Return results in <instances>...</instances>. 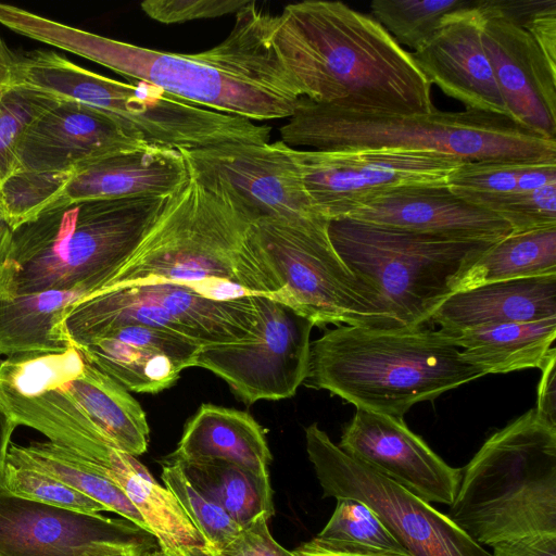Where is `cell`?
<instances>
[{"label": "cell", "mask_w": 556, "mask_h": 556, "mask_svg": "<svg viewBox=\"0 0 556 556\" xmlns=\"http://www.w3.org/2000/svg\"><path fill=\"white\" fill-rule=\"evenodd\" d=\"M17 425L0 406V478L7 462L11 437Z\"/></svg>", "instance_id": "42"}, {"label": "cell", "mask_w": 556, "mask_h": 556, "mask_svg": "<svg viewBox=\"0 0 556 556\" xmlns=\"http://www.w3.org/2000/svg\"><path fill=\"white\" fill-rule=\"evenodd\" d=\"M482 36L509 117L546 139L556 140V67L518 23L479 0Z\"/></svg>", "instance_id": "16"}, {"label": "cell", "mask_w": 556, "mask_h": 556, "mask_svg": "<svg viewBox=\"0 0 556 556\" xmlns=\"http://www.w3.org/2000/svg\"><path fill=\"white\" fill-rule=\"evenodd\" d=\"M475 0H374L370 10L392 37L414 52L420 50L443 20L471 7Z\"/></svg>", "instance_id": "29"}, {"label": "cell", "mask_w": 556, "mask_h": 556, "mask_svg": "<svg viewBox=\"0 0 556 556\" xmlns=\"http://www.w3.org/2000/svg\"><path fill=\"white\" fill-rule=\"evenodd\" d=\"M295 556H410L370 546L323 540L317 536L293 551Z\"/></svg>", "instance_id": "39"}, {"label": "cell", "mask_w": 556, "mask_h": 556, "mask_svg": "<svg viewBox=\"0 0 556 556\" xmlns=\"http://www.w3.org/2000/svg\"><path fill=\"white\" fill-rule=\"evenodd\" d=\"M166 199L84 201L41 213L13 231L0 294H98L130 258Z\"/></svg>", "instance_id": "5"}, {"label": "cell", "mask_w": 556, "mask_h": 556, "mask_svg": "<svg viewBox=\"0 0 556 556\" xmlns=\"http://www.w3.org/2000/svg\"><path fill=\"white\" fill-rule=\"evenodd\" d=\"M324 218H263L254 223L275 269L282 303L314 326L399 329L381 299L341 260Z\"/></svg>", "instance_id": "9"}, {"label": "cell", "mask_w": 556, "mask_h": 556, "mask_svg": "<svg viewBox=\"0 0 556 556\" xmlns=\"http://www.w3.org/2000/svg\"><path fill=\"white\" fill-rule=\"evenodd\" d=\"M147 281L182 285L215 301H276L282 289L249 214L223 186L191 174L104 290Z\"/></svg>", "instance_id": "3"}, {"label": "cell", "mask_w": 556, "mask_h": 556, "mask_svg": "<svg viewBox=\"0 0 556 556\" xmlns=\"http://www.w3.org/2000/svg\"><path fill=\"white\" fill-rule=\"evenodd\" d=\"M489 210L504 218L513 231L556 226V182L504 195Z\"/></svg>", "instance_id": "36"}, {"label": "cell", "mask_w": 556, "mask_h": 556, "mask_svg": "<svg viewBox=\"0 0 556 556\" xmlns=\"http://www.w3.org/2000/svg\"><path fill=\"white\" fill-rule=\"evenodd\" d=\"M179 464L188 478L241 527L260 516L274 515L269 475L224 460Z\"/></svg>", "instance_id": "28"}, {"label": "cell", "mask_w": 556, "mask_h": 556, "mask_svg": "<svg viewBox=\"0 0 556 556\" xmlns=\"http://www.w3.org/2000/svg\"><path fill=\"white\" fill-rule=\"evenodd\" d=\"M143 556H217L205 545L180 546L174 549H153L143 554Z\"/></svg>", "instance_id": "44"}, {"label": "cell", "mask_w": 556, "mask_h": 556, "mask_svg": "<svg viewBox=\"0 0 556 556\" xmlns=\"http://www.w3.org/2000/svg\"><path fill=\"white\" fill-rule=\"evenodd\" d=\"M162 468L164 486L203 536L205 546L217 554L238 534L241 526L188 478L178 462L167 459Z\"/></svg>", "instance_id": "30"}, {"label": "cell", "mask_w": 556, "mask_h": 556, "mask_svg": "<svg viewBox=\"0 0 556 556\" xmlns=\"http://www.w3.org/2000/svg\"><path fill=\"white\" fill-rule=\"evenodd\" d=\"M313 327L291 307L263 296L254 337L202 345L193 367L220 377L248 405L291 397L308 372Z\"/></svg>", "instance_id": "12"}, {"label": "cell", "mask_w": 556, "mask_h": 556, "mask_svg": "<svg viewBox=\"0 0 556 556\" xmlns=\"http://www.w3.org/2000/svg\"><path fill=\"white\" fill-rule=\"evenodd\" d=\"M159 548L126 519L38 503L0 491V556H101Z\"/></svg>", "instance_id": "13"}, {"label": "cell", "mask_w": 556, "mask_h": 556, "mask_svg": "<svg viewBox=\"0 0 556 556\" xmlns=\"http://www.w3.org/2000/svg\"><path fill=\"white\" fill-rule=\"evenodd\" d=\"M280 141L318 151L402 149L434 151L465 162H556V140L511 118L476 110L389 113L353 110L301 97Z\"/></svg>", "instance_id": "6"}, {"label": "cell", "mask_w": 556, "mask_h": 556, "mask_svg": "<svg viewBox=\"0 0 556 556\" xmlns=\"http://www.w3.org/2000/svg\"><path fill=\"white\" fill-rule=\"evenodd\" d=\"M346 218L464 240L497 241L513 231L500 215L463 199L446 185L394 189Z\"/></svg>", "instance_id": "20"}, {"label": "cell", "mask_w": 556, "mask_h": 556, "mask_svg": "<svg viewBox=\"0 0 556 556\" xmlns=\"http://www.w3.org/2000/svg\"><path fill=\"white\" fill-rule=\"evenodd\" d=\"M8 90H9V89H8ZM8 90H7V91H8ZM7 91H2V92H0V102H1V100H2L3 96L5 94V92H7Z\"/></svg>", "instance_id": "47"}, {"label": "cell", "mask_w": 556, "mask_h": 556, "mask_svg": "<svg viewBox=\"0 0 556 556\" xmlns=\"http://www.w3.org/2000/svg\"><path fill=\"white\" fill-rule=\"evenodd\" d=\"M168 459L224 460L269 475L273 457L264 428L249 413L206 403L187 421Z\"/></svg>", "instance_id": "23"}, {"label": "cell", "mask_w": 556, "mask_h": 556, "mask_svg": "<svg viewBox=\"0 0 556 556\" xmlns=\"http://www.w3.org/2000/svg\"><path fill=\"white\" fill-rule=\"evenodd\" d=\"M556 317V275L489 282L452 293L433 313L446 332Z\"/></svg>", "instance_id": "22"}, {"label": "cell", "mask_w": 556, "mask_h": 556, "mask_svg": "<svg viewBox=\"0 0 556 556\" xmlns=\"http://www.w3.org/2000/svg\"><path fill=\"white\" fill-rule=\"evenodd\" d=\"M305 441L324 496L368 505L410 556H491L446 514L346 454L316 422Z\"/></svg>", "instance_id": "10"}, {"label": "cell", "mask_w": 556, "mask_h": 556, "mask_svg": "<svg viewBox=\"0 0 556 556\" xmlns=\"http://www.w3.org/2000/svg\"><path fill=\"white\" fill-rule=\"evenodd\" d=\"M293 150L279 140L230 142L180 152L191 175L223 186L254 223L263 218H324L305 190Z\"/></svg>", "instance_id": "14"}, {"label": "cell", "mask_w": 556, "mask_h": 556, "mask_svg": "<svg viewBox=\"0 0 556 556\" xmlns=\"http://www.w3.org/2000/svg\"><path fill=\"white\" fill-rule=\"evenodd\" d=\"M479 0L447 15L432 38L412 55L428 78L465 110L509 117L485 51ZM510 118V117H509Z\"/></svg>", "instance_id": "18"}, {"label": "cell", "mask_w": 556, "mask_h": 556, "mask_svg": "<svg viewBox=\"0 0 556 556\" xmlns=\"http://www.w3.org/2000/svg\"><path fill=\"white\" fill-rule=\"evenodd\" d=\"M7 459L55 478L100 503L108 511L150 532L141 514L119 486L73 451L51 441L31 442L26 446L11 443Z\"/></svg>", "instance_id": "26"}, {"label": "cell", "mask_w": 556, "mask_h": 556, "mask_svg": "<svg viewBox=\"0 0 556 556\" xmlns=\"http://www.w3.org/2000/svg\"><path fill=\"white\" fill-rule=\"evenodd\" d=\"M338 446L428 503L455 498L462 469L446 464L403 418L356 409Z\"/></svg>", "instance_id": "15"}, {"label": "cell", "mask_w": 556, "mask_h": 556, "mask_svg": "<svg viewBox=\"0 0 556 556\" xmlns=\"http://www.w3.org/2000/svg\"><path fill=\"white\" fill-rule=\"evenodd\" d=\"M273 43L301 96L353 110L428 113L431 84L372 16L306 0L275 15Z\"/></svg>", "instance_id": "2"}, {"label": "cell", "mask_w": 556, "mask_h": 556, "mask_svg": "<svg viewBox=\"0 0 556 556\" xmlns=\"http://www.w3.org/2000/svg\"><path fill=\"white\" fill-rule=\"evenodd\" d=\"M316 536L408 554L376 513L365 503L353 498H337L330 519Z\"/></svg>", "instance_id": "34"}, {"label": "cell", "mask_w": 556, "mask_h": 556, "mask_svg": "<svg viewBox=\"0 0 556 556\" xmlns=\"http://www.w3.org/2000/svg\"><path fill=\"white\" fill-rule=\"evenodd\" d=\"M268 517L260 516L241 527L238 534L216 555L217 556H295L281 546L270 534Z\"/></svg>", "instance_id": "38"}, {"label": "cell", "mask_w": 556, "mask_h": 556, "mask_svg": "<svg viewBox=\"0 0 556 556\" xmlns=\"http://www.w3.org/2000/svg\"><path fill=\"white\" fill-rule=\"evenodd\" d=\"M101 556H139V555H137L134 552H119V553H112V554H106V555H101Z\"/></svg>", "instance_id": "46"}, {"label": "cell", "mask_w": 556, "mask_h": 556, "mask_svg": "<svg viewBox=\"0 0 556 556\" xmlns=\"http://www.w3.org/2000/svg\"><path fill=\"white\" fill-rule=\"evenodd\" d=\"M83 292L0 294V355L56 353L72 345L64 329L68 307Z\"/></svg>", "instance_id": "25"}, {"label": "cell", "mask_w": 556, "mask_h": 556, "mask_svg": "<svg viewBox=\"0 0 556 556\" xmlns=\"http://www.w3.org/2000/svg\"><path fill=\"white\" fill-rule=\"evenodd\" d=\"M485 375L540 368L556 355V317L493 324L446 332Z\"/></svg>", "instance_id": "24"}, {"label": "cell", "mask_w": 556, "mask_h": 556, "mask_svg": "<svg viewBox=\"0 0 556 556\" xmlns=\"http://www.w3.org/2000/svg\"><path fill=\"white\" fill-rule=\"evenodd\" d=\"M328 236L345 265L377 292L399 329L424 328L460 277L495 242L330 220Z\"/></svg>", "instance_id": "8"}, {"label": "cell", "mask_w": 556, "mask_h": 556, "mask_svg": "<svg viewBox=\"0 0 556 556\" xmlns=\"http://www.w3.org/2000/svg\"><path fill=\"white\" fill-rule=\"evenodd\" d=\"M189 176L180 151L148 144L80 165L46 211L84 201L168 197Z\"/></svg>", "instance_id": "21"}, {"label": "cell", "mask_w": 556, "mask_h": 556, "mask_svg": "<svg viewBox=\"0 0 556 556\" xmlns=\"http://www.w3.org/2000/svg\"><path fill=\"white\" fill-rule=\"evenodd\" d=\"M541 371L534 410L543 421L556 428V355L547 361Z\"/></svg>", "instance_id": "41"}, {"label": "cell", "mask_w": 556, "mask_h": 556, "mask_svg": "<svg viewBox=\"0 0 556 556\" xmlns=\"http://www.w3.org/2000/svg\"><path fill=\"white\" fill-rule=\"evenodd\" d=\"M305 190L327 219L349 217L397 188L446 185L465 161L434 151L377 149L318 151L294 149Z\"/></svg>", "instance_id": "11"}, {"label": "cell", "mask_w": 556, "mask_h": 556, "mask_svg": "<svg viewBox=\"0 0 556 556\" xmlns=\"http://www.w3.org/2000/svg\"><path fill=\"white\" fill-rule=\"evenodd\" d=\"M556 275V226L511 231L495 241L460 277L455 292L478 286Z\"/></svg>", "instance_id": "27"}, {"label": "cell", "mask_w": 556, "mask_h": 556, "mask_svg": "<svg viewBox=\"0 0 556 556\" xmlns=\"http://www.w3.org/2000/svg\"><path fill=\"white\" fill-rule=\"evenodd\" d=\"M249 0H147L140 7L152 20L162 24H181L238 13Z\"/></svg>", "instance_id": "37"}, {"label": "cell", "mask_w": 556, "mask_h": 556, "mask_svg": "<svg viewBox=\"0 0 556 556\" xmlns=\"http://www.w3.org/2000/svg\"><path fill=\"white\" fill-rule=\"evenodd\" d=\"M144 146L110 114L60 101L25 128L17 144L16 170L73 172L100 157Z\"/></svg>", "instance_id": "17"}, {"label": "cell", "mask_w": 556, "mask_h": 556, "mask_svg": "<svg viewBox=\"0 0 556 556\" xmlns=\"http://www.w3.org/2000/svg\"><path fill=\"white\" fill-rule=\"evenodd\" d=\"M60 100L25 88H10L0 102V187L16 170L17 144L25 128Z\"/></svg>", "instance_id": "35"}, {"label": "cell", "mask_w": 556, "mask_h": 556, "mask_svg": "<svg viewBox=\"0 0 556 556\" xmlns=\"http://www.w3.org/2000/svg\"><path fill=\"white\" fill-rule=\"evenodd\" d=\"M491 556H556V533H538L496 542Z\"/></svg>", "instance_id": "40"}, {"label": "cell", "mask_w": 556, "mask_h": 556, "mask_svg": "<svg viewBox=\"0 0 556 556\" xmlns=\"http://www.w3.org/2000/svg\"><path fill=\"white\" fill-rule=\"evenodd\" d=\"M72 173L14 172L0 187V215L13 231L36 219L61 194Z\"/></svg>", "instance_id": "31"}, {"label": "cell", "mask_w": 556, "mask_h": 556, "mask_svg": "<svg viewBox=\"0 0 556 556\" xmlns=\"http://www.w3.org/2000/svg\"><path fill=\"white\" fill-rule=\"evenodd\" d=\"M16 52H13L0 36V92L11 88V68Z\"/></svg>", "instance_id": "43"}, {"label": "cell", "mask_w": 556, "mask_h": 556, "mask_svg": "<svg viewBox=\"0 0 556 556\" xmlns=\"http://www.w3.org/2000/svg\"><path fill=\"white\" fill-rule=\"evenodd\" d=\"M86 361L129 392L159 393L193 367L202 345L174 331L124 325L76 345Z\"/></svg>", "instance_id": "19"}, {"label": "cell", "mask_w": 556, "mask_h": 556, "mask_svg": "<svg viewBox=\"0 0 556 556\" xmlns=\"http://www.w3.org/2000/svg\"><path fill=\"white\" fill-rule=\"evenodd\" d=\"M275 15L255 1L236 13L232 30L192 54L157 51L85 31L18 7L3 25L14 33L103 65L216 112L253 122L291 116L301 92L274 43Z\"/></svg>", "instance_id": "1"}, {"label": "cell", "mask_w": 556, "mask_h": 556, "mask_svg": "<svg viewBox=\"0 0 556 556\" xmlns=\"http://www.w3.org/2000/svg\"><path fill=\"white\" fill-rule=\"evenodd\" d=\"M0 491L21 498L83 513L108 511L100 503L55 478L8 459L0 478Z\"/></svg>", "instance_id": "33"}, {"label": "cell", "mask_w": 556, "mask_h": 556, "mask_svg": "<svg viewBox=\"0 0 556 556\" xmlns=\"http://www.w3.org/2000/svg\"><path fill=\"white\" fill-rule=\"evenodd\" d=\"M12 238L13 230L0 215V273L9 257Z\"/></svg>", "instance_id": "45"}, {"label": "cell", "mask_w": 556, "mask_h": 556, "mask_svg": "<svg viewBox=\"0 0 556 556\" xmlns=\"http://www.w3.org/2000/svg\"><path fill=\"white\" fill-rule=\"evenodd\" d=\"M484 375L441 329L341 325L311 342L303 383L357 409L403 418L413 405Z\"/></svg>", "instance_id": "4"}, {"label": "cell", "mask_w": 556, "mask_h": 556, "mask_svg": "<svg viewBox=\"0 0 556 556\" xmlns=\"http://www.w3.org/2000/svg\"><path fill=\"white\" fill-rule=\"evenodd\" d=\"M446 515L480 545L556 533V428L532 408L494 432L462 469Z\"/></svg>", "instance_id": "7"}, {"label": "cell", "mask_w": 556, "mask_h": 556, "mask_svg": "<svg viewBox=\"0 0 556 556\" xmlns=\"http://www.w3.org/2000/svg\"><path fill=\"white\" fill-rule=\"evenodd\" d=\"M530 161L492 160L465 162L446 186L463 199L489 210L497 199L517 192L518 175Z\"/></svg>", "instance_id": "32"}]
</instances>
